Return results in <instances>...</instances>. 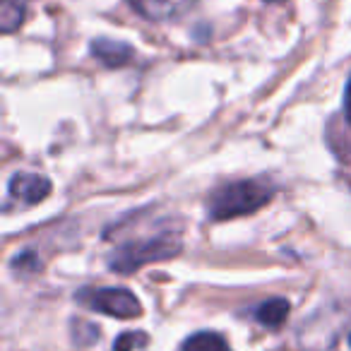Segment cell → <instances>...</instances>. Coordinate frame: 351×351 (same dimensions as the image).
Here are the masks:
<instances>
[{"label": "cell", "mask_w": 351, "mask_h": 351, "mask_svg": "<svg viewBox=\"0 0 351 351\" xmlns=\"http://www.w3.org/2000/svg\"><path fill=\"white\" fill-rule=\"evenodd\" d=\"M344 116H346V123L351 125V77L346 82V92H344Z\"/></svg>", "instance_id": "12"}, {"label": "cell", "mask_w": 351, "mask_h": 351, "mask_svg": "<svg viewBox=\"0 0 351 351\" xmlns=\"http://www.w3.org/2000/svg\"><path fill=\"white\" fill-rule=\"evenodd\" d=\"M89 51H92L94 58L106 65V68H123V65H128L135 58V51H132L130 46L123 44V41H113V39L92 41Z\"/></svg>", "instance_id": "6"}, {"label": "cell", "mask_w": 351, "mask_h": 351, "mask_svg": "<svg viewBox=\"0 0 351 351\" xmlns=\"http://www.w3.org/2000/svg\"><path fill=\"white\" fill-rule=\"evenodd\" d=\"M197 0H135V10L152 22L181 20L195 8Z\"/></svg>", "instance_id": "5"}, {"label": "cell", "mask_w": 351, "mask_h": 351, "mask_svg": "<svg viewBox=\"0 0 351 351\" xmlns=\"http://www.w3.org/2000/svg\"><path fill=\"white\" fill-rule=\"evenodd\" d=\"M181 253V241L176 236H156L149 241H137L125 248H121L111 258V269L121 274H130L140 269L147 263H159V260H169L173 255Z\"/></svg>", "instance_id": "2"}, {"label": "cell", "mask_w": 351, "mask_h": 351, "mask_svg": "<svg viewBox=\"0 0 351 351\" xmlns=\"http://www.w3.org/2000/svg\"><path fill=\"white\" fill-rule=\"evenodd\" d=\"M51 195V181L41 173L20 171L10 178V197L20 205H39Z\"/></svg>", "instance_id": "4"}, {"label": "cell", "mask_w": 351, "mask_h": 351, "mask_svg": "<svg viewBox=\"0 0 351 351\" xmlns=\"http://www.w3.org/2000/svg\"><path fill=\"white\" fill-rule=\"evenodd\" d=\"M147 335L145 332H123L116 341H113V351H135L147 346Z\"/></svg>", "instance_id": "10"}, {"label": "cell", "mask_w": 351, "mask_h": 351, "mask_svg": "<svg viewBox=\"0 0 351 351\" xmlns=\"http://www.w3.org/2000/svg\"><path fill=\"white\" fill-rule=\"evenodd\" d=\"M272 195H274L272 186L265 181H258V178L236 181L212 193L207 212H210V217L217 221L236 219V217L258 212L260 207H265L272 200Z\"/></svg>", "instance_id": "1"}, {"label": "cell", "mask_w": 351, "mask_h": 351, "mask_svg": "<svg viewBox=\"0 0 351 351\" xmlns=\"http://www.w3.org/2000/svg\"><path fill=\"white\" fill-rule=\"evenodd\" d=\"M12 267L15 269H22V272H39L41 269V263L36 260V255H32V253H25V255H17L15 260H12Z\"/></svg>", "instance_id": "11"}, {"label": "cell", "mask_w": 351, "mask_h": 351, "mask_svg": "<svg viewBox=\"0 0 351 351\" xmlns=\"http://www.w3.org/2000/svg\"><path fill=\"white\" fill-rule=\"evenodd\" d=\"M77 301L84 303L87 308L97 313H104L108 317H121V320H130V317L142 315V306L137 296L128 289H84L77 293Z\"/></svg>", "instance_id": "3"}, {"label": "cell", "mask_w": 351, "mask_h": 351, "mask_svg": "<svg viewBox=\"0 0 351 351\" xmlns=\"http://www.w3.org/2000/svg\"><path fill=\"white\" fill-rule=\"evenodd\" d=\"M289 313H291V306H289L287 298L274 296V298L263 301L255 308V320H258L260 325L269 327V330H277V327H282L284 322H287Z\"/></svg>", "instance_id": "7"}, {"label": "cell", "mask_w": 351, "mask_h": 351, "mask_svg": "<svg viewBox=\"0 0 351 351\" xmlns=\"http://www.w3.org/2000/svg\"><path fill=\"white\" fill-rule=\"evenodd\" d=\"M349 346H351V335H349Z\"/></svg>", "instance_id": "14"}, {"label": "cell", "mask_w": 351, "mask_h": 351, "mask_svg": "<svg viewBox=\"0 0 351 351\" xmlns=\"http://www.w3.org/2000/svg\"><path fill=\"white\" fill-rule=\"evenodd\" d=\"M181 351H231L226 339L217 332H195L183 341Z\"/></svg>", "instance_id": "8"}, {"label": "cell", "mask_w": 351, "mask_h": 351, "mask_svg": "<svg viewBox=\"0 0 351 351\" xmlns=\"http://www.w3.org/2000/svg\"><path fill=\"white\" fill-rule=\"evenodd\" d=\"M25 22V5L20 0H3L0 5V27L3 32H15Z\"/></svg>", "instance_id": "9"}, {"label": "cell", "mask_w": 351, "mask_h": 351, "mask_svg": "<svg viewBox=\"0 0 351 351\" xmlns=\"http://www.w3.org/2000/svg\"><path fill=\"white\" fill-rule=\"evenodd\" d=\"M267 3H282V0H267Z\"/></svg>", "instance_id": "13"}]
</instances>
